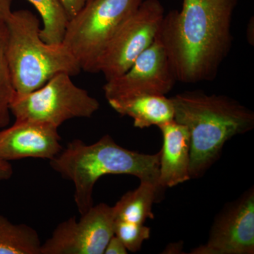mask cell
I'll use <instances>...</instances> for the list:
<instances>
[{
    "mask_svg": "<svg viewBox=\"0 0 254 254\" xmlns=\"http://www.w3.org/2000/svg\"><path fill=\"white\" fill-rule=\"evenodd\" d=\"M237 0H183L180 11L164 16L156 38L177 81H211L231 50L232 16Z\"/></svg>",
    "mask_w": 254,
    "mask_h": 254,
    "instance_id": "6da1fadb",
    "label": "cell"
},
{
    "mask_svg": "<svg viewBox=\"0 0 254 254\" xmlns=\"http://www.w3.org/2000/svg\"><path fill=\"white\" fill-rule=\"evenodd\" d=\"M171 99L174 120L190 133V178L201 176L232 137L254 128V112L230 97L187 91Z\"/></svg>",
    "mask_w": 254,
    "mask_h": 254,
    "instance_id": "7a4b0ae2",
    "label": "cell"
},
{
    "mask_svg": "<svg viewBox=\"0 0 254 254\" xmlns=\"http://www.w3.org/2000/svg\"><path fill=\"white\" fill-rule=\"evenodd\" d=\"M50 165L63 179L72 182L80 215L93 206V189L105 175H132L141 182L159 185L160 152L148 155L127 149L108 134L92 144L73 139L50 160Z\"/></svg>",
    "mask_w": 254,
    "mask_h": 254,
    "instance_id": "3957f363",
    "label": "cell"
},
{
    "mask_svg": "<svg viewBox=\"0 0 254 254\" xmlns=\"http://www.w3.org/2000/svg\"><path fill=\"white\" fill-rule=\"evenodd\" d=\"M38 17L28 10L11 11L4 24L5 54L16 94L38 89L58 73L76 76L81 68L63 43L42 39Z\"/></svg>",
    "mask_w": 254,
    "mask_h": 254,
    "instance_id": "277c9868",
    "label": "cell"
},
{
    "mask_svg": "<svg viewBox=\"0 0 254 254\" xmlns=\"http://www.w3.org/2000/svg\"><path fill=\"white\" fill-rule=\"evenodd\" d=\"M143 0H88L68 20L63 44L81 71L97 73L100 56L114 36Z\"/></svg>",
    "mask_w": 254,
    "mask_h": 254,
    "instance_id": "5b68a950",
    "label": "cell"
},
{
    "mask_svg": "<svg viewBox=\"0 0 254 254\" xmlns=\"http://www.w3.org/2000/svg\"><path fill=\"white\" fill-rule=\"evenodd\" d=\"M99 108L98 100L76 86L69 74L61 73L31 93H16L11 113L15 120L41 122L59 128L72 119L91 118Z\"/></svg>",
    "mask_w": 254,
    "mask_h": 254,
    "instance_id": "8992f818",
    "label": "cell"
},
{
    "mask_svg": "<svg viewBox=\"0 0 254 254\" xmlns=\"http://www.w3.org/2000/svg\"><path fill=\"white\" fill-rule=\"evenodd\" d=\"M165 9L159 0H143L114 36L100 56L97 72L106 81L121 76L155 41Z\"/></svg>",
    "mask_w": 254,
    "mask_h": 254,
    "instance_id": "52a82bcc",
    "label": "cell"
},
{
    "mask_svg": "<svg viewBox=\"0 0 254 254\" xmlns=\"http://www.w3.org/2000/svg\"><path fill=\"white\" fill-rule=\"evenodd\" d=\"M80 220L71 217L57 226L42 243L40 254H104L114 234L113 206L91 207Z\"/></svg>",
    "mask_w": 254,
    "mask_h": 254,
    "instance_id": "ba28073f",
    "label": "cell"
},
{
    "mask_svg": "<svg viewBox=\"0 0 254 254\" xmlns=\"http://www.w3.org/2000/svg\"><path fill=\"white\" fill-rule=\"evenodd\" d=\"M177 81L176 74L162 43L155 38L131 67L103 86L108 100L142 94L166 95Z\"/></svg>",
    "mask_w": 254,
    "mask_h": 254,
    "instance_id": "9c48e42d",
    "label": "cell"
},
{
    "mask_svg": "<svg viewBox=\"0 0 254 254\" xmlns=\"http://www.w3.org/2000/svg\"><path fill=\"white\" fill-rule=\"evenodd\" d=\"M254 253V190H247L224 209L214 222L208 242L191 254Z\"/></svg>",
    "mask_w": 254,
    "mask_h": 254,
    "instance_id": "30bf717a",
    "label": "cell"
},
{
    "mask_svg": "<svg viewBox=\"0 0 254 254\" xmlns=\"http://www.w3.org/2000/svg\"><path fill=\"white\" fill-rule=\"evenodd\" d=\"M58 128L41 122L15 120L0 131V160H52L63 150Z\"/></svg>",
    "mask_w": 254,
    "mask_h": 254,
    "instance_id": "8fae6325",
    "label": "cell"
},
{
    "mask_svg": "<svg viewBox=\"0 0 254 254\" xmlns=\"http://www.w3.org/2000/svg\"><path fill=\"white\" fill-rule=\"evenodd\" d=\"M158 128L163 138L158 183L163 189L171 188L190 179V133L187 127L175 120Z\"/></svg>",
    "mask_w": 254,
    "mask_h": 254,
    "instance_id": "7c38bea8",
    "label": "cell"
},
{
    "mask_svg": "<svg viewBox=\"0 0 254 254\" xmlns=\"http://www.w3.org/2000/svg\"><path fill=\"white\" fill-rule=\"evenodd\" d=\"M108 101L120 115L133 119L136 128L158 127L175 118L173 100L165 95L142 94Z\"/></svg>",
    "mask_w": 254,
    "mask_h": 254,
    "instance_id": "4fadbf2b",
    "label": "cell"
},
{
    "mask_svg": "<svg viewBox=\"0 0 254 254\" xmlns=\"http://www.w3.org/2000/svg\"><path fill=\"white\" fill-rule=\"evenodd\" d=\"M162 190L159 185L141 182L138 188L127 192L114 205L115 220L143 224L153 219L152 207Z\"/></svg>",
    "mask_w": 254,
    "mask_h": 254,
    "instance_id": "5bb4252c",
    "label": "cell"
},
{
    "mask_svg": "<svg viewBox=\"0 0 254 254\" xmlns=\"http://www.w3.org/2000/svg\"><path fill=\"white\" fill-rule=\"evenodd\" d=\"M41 245L34 228L0 215V254H40Z\"/></svg>",
    "mask_w": 254,
    "mask_h": 254,
    "instance_id": "9a60e30c",
    "label": "cell"
},
{
    "mask_svg": "<svg viewBox=\"0 0 254 254\" xmlns=\"http://www.w3.org/2000/svg\"><path fill=\"white\" fill-rule=\"evenodd\" d=\"M39 13L43 23L40 35L49 44H61L68 22L61 0H28Z\"/></svg>",
    "mask_w": 254,
    "mask_h": 254,
    "instance_id": "2e32d148",
    "label": "cell"
},
{
    "mask_svg": "<svg viewBox=\"0 0 254 254\" xmlns=\"http://www.w3.org/2000/svg\"><path fill=\"white\" fill-rule=\"evenodd\" d=\"M16 91L5 54L4 26L0 28V129L9 125L11 104Z\"/></svg>",
    "mask_w": 254,
    "mask_h": 254,
    "instance_id": "e0dca14e",
    "label": "cell"
},
{
    "mask_svg": "<svg viewBox=\"0 0 254 254\" xmlns=\"http://www.w3.org/2000/svg\"><path fill=\"white\" fill-rule=\"evenodd\" d=\"M114 234L123 242L128 252H136L141 250L143 242L150 238V229L144 224L115 220Z\"/></svg>",
    "mask_w": 254,
    "mask_h": 254,
    "instance_id": "ac0fdd59",
    "label": "cell"
},
{
    "mask_svg": "<svg viewBox=\"0 0 254 254\" xmlns=\"http://www.w3.org/2000/svg\"><path fill=\"white\" fill-rule=\"evenodd\" d=\"M88 0H61L68 19L73 17L83 7Z\"/></svg>",
    "mask_w": 254,
    "mask_h": 254,
    "instance_id": "d6986e66",
    "label": "cell"
},
{
    "mask_svg": "<svg viewBox=\"0 0 254 254\" xmlns=\"http://www.w3.org/2000/svg\"><path fill=\"white\" fill-rule=\"evenodd\" d=\"M105 254H127L128 250H127L123 242L118 238L116 235H114L110 239L106 248Z\"/></svg>",
    "mask_w": 254,
    "mask_h": 254,
    "instance_id": "ffe728a7",
    "label": "cell"
},
{
    "mask_svg": "<svg viewBox=\"0 0 254 254\" xmlns=\"http://www.w3.org/2000/svg\"><path fill=\"white\" fill-rule=\"evenodd\" d=\"M12 0H0V28L4 26L6 19L11 11Z\"/></svg>",
    "mask_w": 254,
    "mask_h": 254,
    "instance_id": "44dd1931",
    "label": "cell"
},
{
    "mask_svg": "<svg viewBox=\"0 0 254 254\" xmlns=\"http://www.w3.org/2000/svg\"><path fill=\"white\" fill-rule=\"evenodd\" d=\"M14 174L12 165L9 162L0 160V181L9 180Z\"/></svg>",
    "mask_w": 254,
    "mask_h": 254,
    "instance_id": "7402d4cb",
    "label": "cell"
}]
</instances>
